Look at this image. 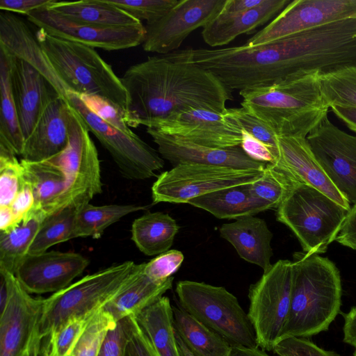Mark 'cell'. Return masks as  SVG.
<instances>
[{"instance_id": "6da1fadb", "label": "cell", "mask_w": 356, "mask_h": 356, "mask_svg": "<svg viewBox=\"0 0 356 356\" xmlns=\"http://www.w3.org/2000/svg\"><path fill=\"white\" fill-rule=\"evenodd\" d=\"M127 96L129 127L145 125L191 108L227 110L232 90L193 60V48L148 57L120 78Z\"/></svg>"}, {"instance_id": "7dc6e473", "label": "cell", "mask_w": 356, "mask_h": 356, "mask_svg": "<svg viewBox=\"0 0 356 356\" xmlns=\"http://www.w3.org/2000/svg\"><path fill=\"white\" fill-rule=\"evenodd\" d=\"M241 132L242 140L240 146L249 157L265 163H274L276 161L278 155L277 147L265 144L245 130L241 129Z\"/></svg>"}, {"instance_id": "ffe728a7", "label": "cell", "mask_w": 356, "mask_h": 356, "mask_svg": "<svg viewBox=\"0 0 356 356\" xmlns=\"http://www.w3.org/2000/svg\"><path fill=\"white\" fill-rule=\"evenodd\" d=\"M10 56L11 89L25 141L45 104L58 92L32 64L23 58Z\"/></svg>"}, {"instance_id": "8fae6325", "label": "cell", "mask_w": 356, "mask_h": 356, "mask_svg": "<svg viewBox=\"0 0 356 356\" xmlns=\"http://www.w3.org/2000/svg\"><path fill=\"white\" fill-rule=\"evenodd\" d=\"M69 141L55 155L67 176V186L58 209L78 208L89 203L102 191L100 162L97 148L87 127L77 113L70 107Z\"/></svg>"}, {"instance_id": "7bdbcfd3", "label": "cell", "mask_w": 356, "mask_h": 356, "mask_svg": "<svg viewBox=\"0 0 356 356\" xmlns=\"http://www.w3.org/2000/svg\"><path fill=\"white\" fill-rule=\"evenodd\" d=\"M184 259L181 251L170 250L145 263L144 273L155 280H166L179 270Z\"/></svg>"}, {"instance_id": "7a4b0ae2", "label": "cell", "mask_w": 356, "mask_h": 356, "mask_svg": "<svg viewBox=\"0 0 356 356\" xmlns=\"http://www.w3.org/2000/svg\"><path fill=\"white\" fill-rule=\"evenodd\" d=\"M321 74L302 72L270 86L240 90L241 107L277 136L307 138L330 109L321 91Z\"/></svg>"}, {"instance_id": "d6986e66", "label": "cell", "mask_w": 356, "mask_h": 356, "mask_svg": "<svg viewBox=\"0 0 356 356\" xmlns=\"http://www.w3.org/2000/svg\"><path fill=\"white\" fill-rule=\"evenodd\" d=\"M147 132L156 144L161 156L173 166L194 163L241 170H263L267 164L249 157L241 146L214 148L165 134L153 128H147Z\"/></svg>"}, {"instance_id": "ab89813d", "label": "cell", "mask_w": 356, "mask_h": 356, "mask_svg": "<svg viewBox=\"0 0 356 356\" xmlns=\"http://www.w3.org/2000/svg\"><path fill=\"white\" fill-rule=\"evenodd\" d=\"M16 155L0 144V207L10 206L23 181V169Z\"/></svg>"}, {"instance_id": "681fc988", "label": "cell", "mask_w": 356, "mask_h": 356, "mask_svg": "<svg viewBox=\"0 0 356 356\" xmlns=\"http://www.w3.org/2000/svg\"><path fill=\"white\" fill-rule=\"evenodd\" d=\"M126 340L127 327L124 318L117 323L115 328L109 331L98 356H124Z\"/></svg>"}, {"instance_id": "f546056e", "label": "cell", "mask_w": 356, "mask_h": 356, "mask_svg": "<svg viewBox=\"0 0 356 356\" xmlns=\"http://www.w3.org/2000/svg\"><path fill=\"white\" fill-rule=\"evenodd\" d=\"M179 229L168 213L147 212L134 220L131 240L144 254L159 255L170 250Z\"/></svg>"}, {"instance_id": "30bf717a", "label": "cell", "mask_w": 356, "mask_h": 356, "mask_svg": "<svg viewBox=\"0 0 356 356\" xmlns=\"http://www.w3.org/2000/svg\"><path fill=\"white\" fill-rule=\"evenodd\" d=\"M263 170H241L194 163H180L157 177L152 186L154 204L187 203L219 190L251 184L261 177Z\"/></svg>"}, {"instance_id": "4316f807", "label": "cell", "mask_w": 356, "mask_h": 356, "mask_svg": "<svg viewBox=\"0 0 356 356\" xmlns=\"http://www.w3.org/2000/svg\"><path fill=\"white\" fill-rule=\"evenodd\" d=\"M188 204L204 209L220 219H237L272 209L266 202L254 197L250 184L239 185L205 194Z\"/></svg>"}, {"instance_id": "e575fe53", "label": "cell", "mask_w": 356, "mask_h": 356, "mask_svg": "<svg viewBox=\"0 0 356 356\" xmlns=\"http://www.w3.org/2000/svg\"><path fill=\"white\" fill-rule=\"evenodd\" d=\"M76 208L67 207L44 218L40 225L29 253L37 254L73 237Z\"/></svg>"}, {"instance_id": "4dcf8cb0", "label": "cell", "mask_w": 356, "mask_h": 356, "mask_svg": "<svg viewBox=\"0 0 356 356\" xmlns=\"http://www.w3.org/2000/svg\"><path fill=\"white\" fill-rule=\"evenodd\" d=\"M176 333L193 356H229L232 346L179 307H173Z\"/></svg>"}, {"instance_id": "d590c367", "label": "cell", "mask_w": 356, "mask_h": 356, "mask_svg": "<svg viewBox=\"0 0 356 356\" xmlns=\"http://www.w3.org/2000/svg\"><path fill=\"white\" fill-rule=\"evenodd\" d=\"M275 163H267L261 177L250 184L252 194L277 209L298 184Z\"/></svg>"}, {"instance_id": "f1b7e54d", "label": "cell", "mask_w": 356, "mask_h": 356, "mask_svg": "<svg viewBox=\"0 0 356 356\" xmlns=\"http://www.w3.org/2000/svg\"><path fill=\"white\" fill-rule=\"evenodd\" d=\"M134 317L161 356H181L176 337L173 306L167 296H162Z\"/></svg>"}, {"instance_id": "f5cc1de1", "label": "cell", "mask_w": 356, "mask_h": 356, "mask_svg": "<svg viewBox=\"0 0 356 356\" xmlns=\"http://www.w3.org/2000/svg\"><path fill=\"white\" fill-rule=\"evenodd\" d=\"M343 341L356 350V306L343 314Z\"/></svg>"}, {"instance_id": "8992f818", "label": "cell", "mask_w": 356, "mask_h": 356, "mask_svg": "<svg viewBox=\"0 0 356 356\" xmlns=\"http://www.w3.org/2000/svg\"><path fill=\"white\" fill-rule=\"evenodd\" d=\"M349 211L316 188L298 183L276 209V219L294 234L302 252L320 254L335 241Z\"/></svg>"}, {"instance_id": "91938a15", "label": "cell", "mask_w": 356, "mask_h": 356, "mask_svg": "<svg viewBox=\"0 0 356 356\" xmlns=\"http://www.w3.org/2000/svg\"><path fill=\"white\" fill-rule=\"evenodd\" d=\"M353 356H356V350H355V352L353 353Z\"/></svg>"}, {"instance_id": "7402d4cb", "label": "cell", "mask_w": 356, "mask_h": 356, "mask_svg": "<svg viewBox=\"0 0 356 356\" xmlns=\"http://www.w3.org/2000/svg\"><path fill=\"white\" fill-rule=\"evenodd\" d=\"M278 155L274 163L298 182L319 190L347 210L351 204L331 182L303 137L277 136Z\"/></svg>"}, {"instance_id": "836d02e7", "label": "cell", "mask_w": 356, "mask_h": 356, "mask_svg": "<svg viewBox=\"0 0 356 356\" xmlns=\"http://www.w3.org/2000/svg\"><path fill=\"white\" fill-rule=\"evenodd\" d=\"M41 222L33 218L9 232H0V273L15 274L29 254Z\"/></svg>"}, {"instance_id": "9a60e30c", "label": "cell", "mask_w": 356, "mask_h": 356, "mask_svg": "<svg viewBox=\"0 0 356 356\" xmlns=\"http://www.w3.org/2000/svg\"><path fill=\"white\" fill-rule=\"evenodd\" d=\"M226 0H179L159 20L146 24L143 48L165 54L178 50L195 29L204 28L222 10Z\"/></svg>"}, {"instance_id": "816d5d0a", "label": "cell", "mask_w": 356, "mask_h": 356, "mask_svg": "<svg viewBox=\"0 0 356 356\" xmlns=\"http://www.w3.org/2000/svg\"><path fill=\"white\" fill-rule=\"evenodd\" d=\"M335 241L356 251V205H353Z\"/></svg>"}, {"instance_id": "ac0fdd59", "label": "cell", "mask_w": 356, "mask_h": 356, "mask_svg": "<svg viewBox=\"0 0 356 356\" xmlns=\"http://www.w3.org/2000/svg\"><path fill=\"white\" fill-rule=\"evenodd\" d=\"M89 263L87 258L76 252L51 250L29 253L15 275L30 294L54 293L70 285Z\"/></svg>"}, {"instance_id": "d4e9b609", "label": "cell", "mask_w": 356, "mask_h": 356, "mask_svg": "<svg viewBox=\"0 0 356 356\" xmlns=\"http://www.w3.org/2000/svg\"><path fill=\"white\" fill-rule=\"evenodd\" d=\"M20 162L23 178L31 186L35 197L33 218L42 220L58 209L67 186L66 172L55 156L38 162Z\"/></svg>"}, {"instance_id": "c3c4849f", "label": "cell", "mask_w": 356, "mask_h": 356, "mask_svg": "<svg viewBox=\"0 0 356 356\" xmlns=\"http://www.w3.org/2000/svg\"><path fill=\"white\" fill-rule=\"evenodd\" d=\"M10 207L19 224L33 218L35 197L31 186L24 178L22 187Z\"/></svg>"}, {"instance_id": "cb8c5ba5", "label": "cell", "mask_w": 356, "mask_h": 356, "mask_svg": "<svg viewBox=\"0 0 356 356\" xmlns=\"http://www.w3.org/2000/svg\"><path fill=\"white\" fill-rule=\"evenodd\" d=\"M219 233L232 245L241 259L264 271L272 266L273 233L264 219L252 215L242 216L234 222L222 224Z\"/></svg>"}, {"instance_id": "4fadbf2b", "label": "cell", "mask_w": 356, "mask_h": 356, "mask_svg": "<svg viewBox=\"0 0 356 356\" xmlns=\"http://www.w3.org/2000/svg\"><path fill=\"white\" fill-rule=\"evenodd\" d=\"M356 15V0H293L245 43L254 47Z\"/></svg>"}, {"instance_id": "e0dca14e", "label": "cell", "mask_w": 356, "mask_h": 356, "mask_svg": "<svg viewBox=\"0 0 356 356\" xmlns=\"http://www.w3.org/2000/svg\"><path fill=\"white\" fill-rule=\"evenodd\" d=\"M0 275L8 290L0 314V356H25L38 329L44 298L31 296L14 274Z\"/></svg>"}, {"instance_id": "ba28073f", "label": "cell", "mask_w": 356, "mask_h": 356, "mask_svg": "<svg viewBox=\"0 0 356 356\" xmlns=\"http://www.w3.org/2000/svg\"><path fill=\"white\" fill-rule=\"evenodd\" d=\"M63 98L108 151L123 177L144 180L156 177L155 172L164 167V160L157 151L134 132L125 133L106 122L79 95L66 90Z\"/></svg>"}, {"instance_id": "b9f144b4", "label": "cell", "mask_w": 356, "mask_h": 356, "mask_svg": "<svg viewBox=\"0 0 356 356\" xmlns=\"http://www.w3.org/2000/svg\"><path fill=\"white\" fill-rule=\"evenodd\" d=\"M225 113L241 129L245 130L265 144L273 147H277V136L275 132L243 107L227 108Z\"/></svg>"}, {"instance_id": "680465c9", "label": "cell", "mask_w": 356, "mask_h": 356, "mask_svg": "<svg viewBox=\"0 0 356 356\" xmlns=\"http://www.w3.org/2000/svg\"><path fill=\"white\" fill-rule=\"evenodd\" d=\"M42 341V338L38 334L37 329L25 356H44Z\"/></svg>"}, {"instance_id": "5b68a950", "label": "cell", "mask_w": 356, "mask_h": 356, "mask_svg": "<svg viewBox=\"0 0 356 356\" xmlns=\"http://www.w3.org/2000/svg\"><path fill=\"white\" fill-rule=\"evenodd\" d=\"M145 265L132 261L114 264L44 298L38 334L44 339L70 318L95 314L126 287Z\"/></svg>"}, {"instance_id": "277c9868", "label": "cell", "mask_w": 356, "mask_h": 356, "mask_svg": "<svg viewBox=\"0 0 356 356\" xmlns=\"http://www.w3.org/2000/svg\"><path fill=\"white\" fill-rule=\"evenodd\" d=\"M49 63L70 91L99 97L125 113V88L111 66L94 48L56 38L42 30L35 35Z\"/></svg>"}, {"instance_id": "44dd1931", "label": "cell", "mask_w": 356, "mask_h": 356, "mask_svg": "<svg viewBox=\"0 0 356 356\" xmlns=\"http://www.w3.org/2000/svg\"><path fill=\"white\" fill-rule=\"evenodd\" d=\"M70 106L58 93L45 104L24 144L23 160L38 162L61 152L69 141Z\"/></svg>"}, {"instance_id": "f907efd6", "label": "cell", "mask_w": 356, "mask_h": 356, "mask_svg": "<svg viewBox=\"0 0 356 356\" xmlns=\"http://www.w3.org/2000/svg\"><path fill=\"white\" fill-rule=\"evenodd\" d=\"M55 0H1L0 9L1 11L15 12L25 14L44 6H49Z\"/></svg>"}, {"instance_id": "3957f363", "label": "cell", "mask_w": 356, "mask_h": 356, "mask_svg": "<svg viewBox=\"0 0 356 356\" xmlns=\"http://www.w3.org/2000/svg\"><path fill=\"white\" fill-rule=\"evenodd\" d=\"M291 261V305L279 341L327 331L341 307V279L333 261L304 252H295Z\"/></svg>"}, {"instance_id": "74e56055", "label": "cell", "mask_w": 356, "mask_h": 356, "mask_svg": "<svg viewBox=\"0 0 356 356\" xmlns=\"http://www.w3.org/2000/svg\"><path fill=\"white\" fill-rule=\"evenodd\" d=\"M117 323L102 308L90 318L71 356H98L110 330Z\"/></svg>"}, {"instance_id": "bcb514c9", "label": "cell", "mask_w": 356, "mask_h": 356, "mask_svg": "<svg viewBox=\"0 0 356 356\" xmlns=\"http://www.w3.org/2000/svg\"><path fill=\"white\" fill-rule=\"evenodd\" d=\"M81 97L87 106L106 122L125 133L133 132L126 122L123 111L97 96Z\"/></svg>"}, {"instance_id": "83f0119b", "label": "cell", "mask_w": 356, "mask_h": 356, "mask_svg": "<svg viewBox=\"0 0 356 356\" xmlns=\"http://www.w3.org/2000/svg\"><path fill=\"white\" fill-rule=\"evenodd\" d=\"M50 9L70 19L95 26L123 28L143 25V23L108 0L56 1Z\"/></svg>"}, {"instance_id": "1f68e13d", "label": "cell", "mask_w": 356, "mask_h": 356, "mask_svg": "<svg viewBox=\"0 0 356 356\" xmlns=\"http://www.w3.org/2000/svg\"><path fill=\"white\" fill-rule=\"evenodd\" d=\"M10 54L0 47V144L15 155H22L24 140L10 85Z\"/></svg>"}, {"instance_id": "9f6ffc18", "label": "cell", "mask_w": 356, "mask_h": 356, "mask_svg": "<svg viewBox=\"0 0 356 356\" xmlns=\"http://www.w3.org/2000/svg\"><path fill=\"white\" fill-rule=\"evenodd\" d=\"M19 225L10 205L0 207V232H9Z\"/></svg>"}, {"instance_id": "f35d334b", "label": "cell", "mask_w": 356, "mask_h": 356, "mask_svg": "<svg viewBox=\"0 0 356 356\" xmlns=\"http://www.w3.org/2000/svg\"><path fill=\"white\" fill-rule=\"evenodd\" d=\"M93 314L70 318L56 327L47 337L48 346L42 347L44 356H71Z\"/></svg>"}, {"instance_id": "ee69618b", "label": "cell", "mask_w": 356, "mask_h": 356, "mask_svg": "<svg viewBox=\"0 0 356 356\" xmlns=\"http://www.w3.org/2000/svg\"><path fill=\"white\" fill-rule=\"evenodd\" d=\"M127 340L124 356H161L147 337L141 330L135 318H125Z\"/></svg>"}, {"instance_id": "5bb4252c", "label": "cell", "mask_w": 356, "mask_h": 356, "mask_svg": "<svg viewBox=\"0 0 356 356\" xmlns=\"http://www.w3.org/2000/svg\"><path fill=\"white\" fill-rule=\"evenodd\" d=\"M28 19L48 35L106 51L120 50L143 43L145 28H109L70 19L44 6L27 15Z\"/></svg>"}, {"instance_id": "603a6c76", "label": "cell", "mask_w": 356, "mask_h": 356, "mask_svg": "<svg viewBox=\"0 0 356 356\" xmlns=\"http://www.w3.org/2000/svg\"><path fill=\"white\" fill-rule=\"evenodd\" d=\"M291 1L265 0L260 6L243 12L220 13L202 31L205 43L211 47L227 44L243 33L273 20Z\"/></svg>"}, {"instance_id": "d6a6232c", "label": "cell", "mask_w": 356, "mask_h": 356, "mask_svg": "<svg viewBox=\"0 0 356 356\" xmlns=\"http://www.w3.org/2000/svg\"><path fill=\"white\" fill-rule=\"evenodd\" d=\"M146 208V206L135 204L94 206L85 204L76 208L73 237L99 238L107 227L124 216Z\"/></svg>"}, {"instance_id": "52a82bcc", "label": "cell", "mask_w": 356, "mask_h": 356, "mask_svg": "<svg viewBox=\"0 0 356 356\" xmlns=\"http://www.w3.org/2000/svg\"><path fill=\"white\" fill-rule=\"evenodd\" d=\"M175 292L181 308L232 346L259 347L248 313L225 287L183 280L177 282Z\"/></svg>"}, {"instance_id": "11a10c76", "label": "cell", "mask_w": 356, "mask_h": 356, "mask_svg": "<svg viewBox=\"0 0 356 356\" xmlns=\"http://www.w3.org/2000/svg\"><path fill=\"white\" fill-rule=\"evenodd\" d=\"M265 0H226L221 10L222 13H238L254 8Z\"/></svg>"}, {"instance_id": "f6af8a7d", "label": "cell", "mask_w": 356, "mask_h": 356, "mask_svg": "<svg viewBox=\"0 0 356 356\" xmlns=\"http://www.w3.org/2000/svg\"><path fill=\"white\" fill-rule=\"evenodd\" d=\"M273 353L278 356H340L318 346L307 338L290 337L279 341Z\"/></svg>"}, {"instance_id": "8d00e7d4", "label": "cell", "mask_w": 356, "mask_h": 356, "mask_svg": "<svg viewBox=\"0 0 356 356\" xmlns=\"http://www.w3.org/2000/svg\"><path fill=\"white\" fill-rule=\"evenodd\" d=\"M321 87L329 107L356 108V65L321 74Z\"/></svg>"}, {"instance_id": "9c48e42d", "label": "cell", "mask_w": 356, "mask_h": 356, "mask_svg": "<svg viewBox=\"0 0 356 356\" xmlns=\"http://www.w3.org/2000/svg\"><path fill=\"white\" fill-rule=\"evenodd\" d=\"M292 261L280 259L264 270L248 290V315L258 346L273 352L286 321L291 297Z\"/></svg>"}, {"instance_id": "7c38bea8", "label": "cell", "mask_w": 356, "mask_h": 356, "mask_svg": "<svg viewBox=\"0 0 356 356\" xmlns=\"http://www.w3.org/2000/svg\"><path fill=\"white\" fill-rule=\"evenodd\" d=\"M307 140L331 182L350 204L356 205V135L342 131L327 115Z\"/></svg>"}, {"instance_id": "2e32d148", "label": "cell", "mask_w": 356, "mask_h": 356, "mask_svg": "<svg viewBox=\"0 0 356 356\" xmlns=\"http://www.w3.org/2000/svg\"><path fill=\"white\" fill-rule=\"evenodd\" d=\"M145 126L214 148L240 146L242 140L241 129L225 112L203 108H191L163 119L149 121Z\"/></svg>"}, {"instance_id": "6f0895ef", "label": "cell", "mask_w": 356, "mask_h": 356, "mask_svg": "<svg viewBox=\"0 0 356 356\" xmlns=\"http://www.w3.org/2000/svg\"><path fill=\"white\" fill-rule=\"evenodd\" d=\"M229 356H270L259 347L250 348L242 346H232Z\"/></svg>"}, {"instance_id": "60d3db41", "label": "cell", "mask_w": 356, "mask_h": 356, "mask_svg": "<svg viewBox=\"0 0 356 356\" xmlns=\"http://www.w3.org/2000/svg\"><path fill=\"white\" fill-rule=\"evenodd\" d=\"M133 17L147 24L153 23L166 15L179 0H108Z\"/></svg>"}, {"instance_id": "94428289", "label": "cell", "mask_w": 356, "mask_h": 356, "mask_svg": "<svg viewBox=\"0 0 356 356\" xmlns=\"http://www.w3.org/2000/svg\"><path fill=\"white\" fill-rule=\"evenodd\" d=\"M354 18H355V19H356V15L354 17Z\"/></svg>"}, {"instance_id": "db71d44e", "label": "cell", "mask_w": 356, "mask_h": 356, "mask_svg": "<svg viewBox=\"0 0 356 356\" xmlns=\"http://www.w3.org/2000/svg\"><path fill=\"white\" fill-rule=\"evenodd\" d=\"M330 109L348 129L356 134V108L333 105Z\"/></svg>"}, {"instance_id": "484cf974", "label": "cell", "mask_w": 356, "mask_h": 356, "mask_svg": "<svg viewBox=\"0 0 356 356\" xmlns=\"http://www.w3.org/2000/svg\"><path fill=\"white\" fill-rule=\"evenodd\" d=\"M144 268L102 307L116 323L126 317L137 315L172 289L173 276L164 280H155L144 273Z\"/></svg>"}]
</instances>
